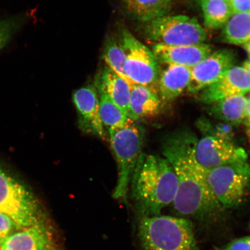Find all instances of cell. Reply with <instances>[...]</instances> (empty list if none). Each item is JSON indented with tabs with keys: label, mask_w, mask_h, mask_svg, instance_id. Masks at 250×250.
I'll return each instance as SVG.
<instances>
[{
	"label": "cell",
	"mask_w": 250,
	"mask_h": 250,
	"mask_svg": "<svg viewBox=\"0 0 250 250\" xmlns=\"http://www.w3.org/2000/svg\"><path fill=\"white\" fill-rule=\"evenodd\" d=\"M198 141L191 131L184 129L169 134L162 144V154L173 167L177 179V194L172 205L180 216L214 221L225 209L208 186L207 170L197 160Z\"/></svg>",
	"instance_id": "cell-1"
},
{
	"label": "cell",
	"mask_w": 250,
	"mask_h": 250,
	"mask_svg": "<svg viewBox=\"0 0 250 250\" xmlns=\"http://www.w3.org/2000/svg\"><path fill=\"white\" fill-rule=\"evenodd\" d=\"M132 195L142 217L161 215L162 209L173 204L177 192V179L167 159L141 154L131 179Z\"/></svg>",
	"instance_id": "cell-2"
},
{
	"label": "cell",
	"mask_w": 250,
	"mask_h": 250,
	"mask_svg": "<svg viewBox=\"0 0 250 250\" xmlns=\"http://www.w3.org/2000/svg\"><path fill=\"white\" fill-rule=\"evenodd\" d=\"M138 236L142 250H198L194 228L185 218L141 217Z\"/></svg>",
	"instance_id": "cell-3"
},
{
	"label": "cell",
	"mask_w": 250,
	"mask_h": 250,
	"mask_svg": "<svg viewBox=\"0 0 250 250\" xmlns=\"http://www.w3.org/2000/svg\"><path fill=\"white\" fill-rule=\"evenodd\" d=\"M108 136L118 170L113 197L115 199L126 200L130 181L142 154L143 133L132 122L123 127L108 129Z\"/></svg>",
	"instance_id": "cell-4"
},
{
	"label": "cell",
	"mask_w": 250,
	"mask_h": 250,
	"mask_svg": "<svg viewBox=\"0 0 250 250\" xmlns=\"http://www.w3.org/2000/svg\"><path fill=\"white\" fill-rule=\"evenodd\" d=\"M0 212L18 229L44 222L38 201L29 189L0 168Z\"/></svg>",
	"instance_id": "cell-5"
},
{
	"label": "cell",
	"mask_w": 250,
	"mask_h": 250,
	"mask_svg": "<svg viewBox=\"0 0 250 250\" xmlns=\"http://www.w3.org/2000/svg\"><path fill=\"white\" fill-rule=\"evenodd\" d=\"M206 178L212 193L224 209L236 208L245 199L250 183L248 159L207 170Z\"/></svg>",
	"instance_id": "cell-6"
},
{
	"label": "cell",
	"mask_w": 250,
	"mask_h": 250,
	"mask_svg": "<svg viewBox=\"0 0 250 250\" xmlns=\"http://www.w3.org/2000/svg\"><path fill=\"white\" fill-rule=\"evenodd\" d=\"M146 23V37L156 43L195 45L207 39V34L196 19L187 16L166 15Z\"/></svg>",
	"instance_id": "cell-7"
},
{
	"label": "cell",
	"mask_w": 250,
	"mask_h": 250,
	"mask_svg": "<svg viewBox=\"0 0 250 250\" xmlns=\"http://www.w3.org/2000/svg\"><path fill=\"white\" fill-rule=\"evenodd\" d=\"M120 42L125 55V72L131 85L154 87L159 78V66L153 52L126 29L122 31Z\"/></svg>",
	"instance_id": "cell-8"
},
{
	"label": "cell",
	"mask_w": 250,
	"mask_h": 250,
	"mask_svg": "<svg viewBox=\"0 0 250 250\" xmlns=\"http://www.w3.org/2000/svg\"><path fill=\"white\" fill-rule=\"evenodd\" d=\"M195 155L206 170L248 159L245 149L233 142L212 136H204L198 140Z\"/></svg>",
	"instance_id": "cell-9"
},
{
	"label": "cell",
	"mask_w": 250,
	"mask_h": 250,
	"mask_svg": "<svg viewBox=\"0 0 250 250\" xmlns=\"http://www.w3.org/2000/svg\"><path fill=\"white\" fill-rule=\"evenodd\" d=\"M235 56L228 49L219 50L191 68V78L187 89L191 93L201 92L233 67Z\"/></svg>",
	"instance_id": "cell-10"
},
{
	"label": "cell",
	"mask_w": 250,
	"mask_h": 250,
	"mask_svg": "<svg viewBox=\"0 0 250 250\" xmlns=\"http://www.w3.org/2000/svg\"><path fill=\"white\" fill-rule=\"evenodd\" d=\"M73 99L79 117V126L83 132L105 139L106 134L99 112V98L96 87L89 85L78 89Z\"/></svg>",
	"instance_id": "cell-11"
},
{
	"label": "cell",
	"mask_w": 250,
	"mask_h": 250,
	"mask_svg": "<svg viewBox=\"0 0 250 250\" xmlns=\"http://www.w3.org/2000/svg\"><path fill=\"white\" fill-rule=\"evenodd\" d=\"M250 92V73L243 67H233L220 80L202 90L199 101L212 104L228 97Z\"/></svg>",
	"instance_id": "cell-12"
},
{
	"label": "cell",
	"mask_w": 250,
	"mask_h": 250,
	"mask_svg": "<svg viewBox=\"0 0 250 250\" xmlns=\"http://www.w3.org/2000/svg\"><path fill=\"white\" fill-rule=\"evenodd\" d=\"M0 248L1 250H58L54 232L45 221L14 233Z\"/></svg>",
	"instance_id": "cell-13"
},
{
	"label": "cell",
	"mask_w": 250,
	"mask_h": 250,
	"mask_svg": "<svg viewBox=\"0 0 250 250\" xmlns=\"http://www.w3.org/2000/svg\"><path fill=\"white\" fill-rule=\"evenodd\" d=\"M158 62L191 68L212 53L211 47L204 43L195 45H169L156 43L153 47Z\"/></svg>",
	"instance_id": "cell-14"
},
{
	"label": "cell",
	"mask_w": 250,
	"mask_h": 250,
	"mask_svg": "<svg viewBox=\"0 0 250 250\" xmlns=\"http://www.w3.org/2000/svg\"><path fill=\"white\" fill-rule=\"evenodd\" d=\"M162 103L154 87L132 84L129 117L133 121L154 117L160 112Z\"/></svg>",
	"instance_id": "cell-15"
},
{
	"label": "cell",
	"mask_w": 250,
	"mask_h": 250,
	"mask_svg": "<svg viewBox=\"0 0 250 250\" xmlns=\"http://www.w3.org/2000/svg\"><path fill=\"white\" fill-rule=\"evenodd\" d=\"M191 68L168 64L158 78V93L161 101L170 102L179 97L188 86Z\"/></svg>",
	"instance_id": "cell-16"
},
{
	"label": "cell",
	"mask_w": 250,
	"mask_h": 250,
	"mask_svg": "<svg viewBox=\"0 0 250 250\" xmlns=\"http://www.w3.org/2000/svg\"><path fill=\"white\" fill-rule=\"evenodd\" d=\"M96 87L102 89L129 117L131 85L108 67L96 80Z\"/></svg>",
	"instance_id": "cell-17"
},
{
	"label": "cell",
	"mask_w": 250,
	"mask_h": 250,
	"mask_svg": "<svg viewBox=\"0 0 250 250\" xmlns=\"http://www.w3.org/2000/svg\"><path fill=\"white\" fill-rule=\"evenodd\" d=\"M129 17L140 22L148 23L167 15L171 0H121Z\"/></svg>",
	"instance_id": "cell-18"
},
{
	"label": "cell",
	"mask_w": 250,
	"mask_h": 250,
	"mask_svg": "<svg viewBox=\"0 0 250 250\" xmlns=\"http://www.w3.org/2000/svg\"><path fill=\"white\" fill-rule=\"evenodd\" d=\"M247 97L237 95L212 103L211 112L215 117L232 125L246 121Z\"/></svg>",
	"instance_id": "cell-19"
},
{
	"label": "cell",
	"mask_w": 250,
	"mask_h": 250,
	"mask_svg": "<svg viewBox=\"0 0 250 250\" xmlns=\"http://www.w3.org/2000/svg\"><path fill=\"white\" fill-rule=\"evenodd\" d=\"M205 26L217 30L225 26L233 14L229 0H200Z\"/></svg>",
	"instance_id": "cell-20"
},
{
	"label": "cell",
	"mask_w": 250,
	"mask_h": 250,
	"mask_svg": "<svg viewBox=\"0 0 250 250\" xmlns=\"http://www.w3.org/2000/svg\"><path fill=\"white\" fill-rule=\"evenodd\" d=\"M223 39L233 45H244L250 40V13L233 14L224 26Z\"/></svg>",
	"instance_id": "cell-21"
},
{
	"label": "cell",
	"mask_w": 250,
	"mask_h": 250,
	"mask_svg": "<svg viewBox=\"0 0 250 250\" xmlns=\"http://www.w3.org/2000/svg\"><path fill=\"white\" fill-rule=\"evenodd\" d=\"M99 93V112L104 127L108 129L121 127L132 123L126 114L122 110L102 89H97Z\"/></svg>",
	"instance_id": "cell-22"
},
{
	"label": "cell",
	"mask_w": 250,
	"mask_h": 250,
	"mask_svg": "<svg viewBox=\"0 0 250 250\" xmlns=\"http://www.w3.org/2000/svg\"><path fill=\"white\" fill-rule=\"evenodd\" d=\"M102 57L108 68L130 84L125 72V55L120 42L108 37L103 48Z\"/></svg>",
	"instance_id": "cell-23"
},
{
	"label": "cell",
	"mask_w": 250,
	"mask_h": 250,
	"mask_svg": "<svg viewBox=\"0 0 250 250\" xmlns=\"http://www.w3.org/2000/svg\"><path fill=\"white\" fill-rule=\"evenodd\" d=\"M199 129L205 136H212L233 142L234 131L233 125L226 123L212 125L208 120L203 119L198 123Z\"/></svg>",
	"instance_id": "cell-24"
},
{
	"label": "cell",
	"mask_w": 250,
	"mask_h": 250,
	"mask_svg": "<svg viewBox=\"0 0 250 250\" xmlns=\"http://www.w3.org/2000/svg\"><path fill=\"white\" fill-rule=\"evenodd\" d=\"M24 22V19L21 15L0 20V51L10 42Z\"/></svg>",
	"instance_id": "cell-25"
},
{
	"label": "cell",
	"mask_w": 250,
	"mask_h": 250,
	"mask_svg": "<svg viewBox=\"0 0 250 250\" xmlns=\"http://www.w3.org/2000/svg\"><path fill=\"white\" fill-rule=\"evenodd\" d=\"M18 228L14 221L7 215L0 212V247L5 240Z\"/></svg>",
	"instance_id": "cell-26"
},
{
	"label": "cell",
	"mask_w": 250,
	"mask_h": 250,
	"mask_svg": "<svg viewBox=\"0 0 250 250\" xmlns=\"http://www.w3.org/2000/svg\"><path fill=\"white\" fill-rule=\"evenodd\" d=\"M219 250H250V237L233 240Z\"/></svg>",
	"instance_id": "cell-27"
},
{
	"label": "cell",
	"mask_w": 250,
	"mask_h": 250,
	"mask_svg": "<svg viewBox=\"0 0 250 250\" xmlns=\"http://www.w3.org/2000/svg\"><path fill=\"white\" fill-rule=\"evenodd\" d=\"M233 14L250 13V0H229Z\"/></svg>",
	"instance_id": "cell-28"
},
{
	"label": "cell",
	"mask_w": 250,
	"mask_h": 250,
	"mask_svg": "<svg viewBox=\"0 0 250 250\" xmlns=\"http://www.w3.org/2000/svg\"><path fill=\"white\" fill-rule=\"evenodd\" d=\"M247 99H248V102H247L246 106V123L247 126H249L250 125V92L248 98L247 97Z\"/></svg>",
	"instance_id": "cell-29"
},
{
	"label": "cell",
	"mask_w": 250,
	"mask_h": 250,
	"mask_svg": "<svg viewBox=\"0 0 250 250\" xmlns=\"http://www.w3.org/2000/svg\"><path fill=\"white\" fill-rule=\"evenodd\" d=\"M244 68H245L246 70H248L250 73V58L249 60L245 62H244L243 66Z\"/></svg>",
	"instance_id": "cell-30"
},
{
	"label": "cell",
	"mask_w": 250,
	"mask_h": 250,
	"mask_svg": "<svg viewBox=\"0 0 250 250\" xmlns=\"http://www.w3.org/2000/svg\"><path fill=\"white\" fill-rule=\"evenodd\" d=\"M243 47L245 49L247 52L248 53L250 58V40L248 42L245 43V44L243 45Z\"/></svg>",
	"instance_id": "cell-31"
},
{
	"label": "cell",
	"mask_w": 250,
	"mask_h": 250,
	"mask_svg": "<svg viewBox=\"0 0 250 250\" xmlns=\"http://www.w3.org/2000/svg\"><path fill=\"white\" fill-rule=\"evenodd\" d=\"M248 134L249 137V139L250 140V125L248 126Z\"/></svg>",
	"instance_id": "cell-32"
}]
</instances>
